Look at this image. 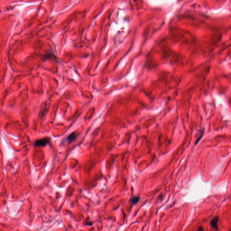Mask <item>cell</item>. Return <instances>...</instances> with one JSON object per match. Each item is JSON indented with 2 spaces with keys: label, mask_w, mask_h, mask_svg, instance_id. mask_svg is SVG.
Masks as SVG:
<instances>
[{
  "label": "cell",
  "mask_w": 231,
  "mask_h": 231,
  "mask_svg": "<svg viewBox=\"0 0 231 231\" xmlns=\"http://www.w3.org/2000/svg\"><path fill=\"white\" fill-rule=\"evenodd\" d=\"M196 231H204V228L202 226H200L199 227H198Z\"/></svg>",
  "instance_id": "5"
},
{
  "label": "cell",
  "mask_w": 231,
  "mask_h": 231,
  "mask_svg": "<svg viewBox=\"0 0 231 231\" xmlns=\"http://www.w3.org/2000/svg\"><path fill=\"white\" fill-rule=\"evenodd\" d=\"M50 141V139L48 138H44L38 140L35 142V145L37 147H44L49 143Z\"/></svg>",
  "instance_id": "1"
},
{
  "label": "cell",
  "mask_w": 231,
  "mask_h": 231,
  "mask_svg": "<svg viewBox=\"0 0 231 231\" xmlns=\"http://www.w3.org/2000/svg\"><path fill=\"white\" fill-rule=\"evenodd\" d=\"M140 197L139 196H134L132 197L130 200V202L133 204V205H135L137 204L139 201L140 200Z\"/></svg>",
  "instance_id": "4"
},
{
  "label": "cell",
  "mask_w": 231,
  "mask_h": 231,
  "mask_svg": "<svg viewBox=\"0 0 231 231\" xmlns=\"http://www.w3.org/2000/svg\"><path fill=\"white\" fill-rule=\"evenodd\" d=\"M219 220V217L218 216H215L210 221V225L212 229L215 231L218 230V222Z\"/></svg>",
  "instance_id": "2"
},
{
  "label": "cell",
  "mask_w": 231,
  "mask_h": 231,
  "mask_svg": "<svg viewBox=\"0 0 231 231\" xmlns=\"http://www.w3.org/2000/svg\"><path fill=\"white\" fill-rule=\"evenodd\" d=\"M77 135L75 133V132H73L71 134H70L69 136L67 137V141L69 142V143H71L72 142L74 141V140H76L77 138Z\"/></svg>",
  "instance_id": "3"
}]
</instances>
